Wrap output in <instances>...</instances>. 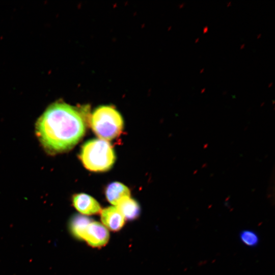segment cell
Segmentation results:
<instances>
[{
	"mask_svg": "<svg viewBox=\"0 0 275 275\" xmlns=\"http://www.w3.org/2000/svg\"><path fill=\"white\" fill-rule=\"evenodd\" d=\"M90 123L95 133L105 141L118 137L122 132L124 125L121 114L110 105L97 107L92 114Z\"/></svg>",
	"mask_w": 275,
	"mask_h": 275,
	"instance_id": "3",
	"label": "cell"
},
{
	"mask_svg": "<svg viewBox=\"0 0 275 275\" xmlns=\"http://www.w3.org/2000/svg\"><path fill=\"white\" fill-rule=\"evenodd\" d=\"M109 237V232L103 225L92 221L86 230L84 239L91 246L97 248L106 244Z\"/></svg>",
	"mask_w": 275,
	"mask_h": 275,
	"instance_id": "4",
	"label": "cell"
},
{
	"mask_svg": "<svg viewBox=\"0 0 275 275\" xmlns=\"http://www.w3.org/2000/svg\"><path fill=\"white\" fill-rule=\"evenodd\" d=\"M208 26H205L203 30V33H206V32L208 31Z\"/></svg>",
	"mask_w": 275,
	"mask_h": 275,
	"instance_id": "11",
	"label": "cell"
},
{
	"mask_svg": "<svg viewBox=\"0 0 275 275\" xmlns=\"http://www.w3.org/2000/svg\"><path fill=\"white\" fill-rule=\"evenodd\" d=\"M261 35V34H260V33L259 34H258L257 35V38H259L260 37Z\"/></svg>",
	"mask_w": 275,
	"mask_h": 275,
	"instance_id": "15",
	"label": "cell"
},
{
	"mask_svg": "<svg viewBox=\"0 0 275 275\" xmlns=\"http://www.w3.org/2000/svg\"><path fill=\"white\" fill-rule=\"evenodd\" d=\"M239 238L243 244L251 247L257 245L259 241L257 234L250 230L241 231L239 235Z\"/></svg>",
	"mask_w": 275,
	"mask_h": 275,
	"instance_id": "10",
	"label": "cell"
},
{
	"mask_svg": "<svg viewBox=\"0 0 275 275\" xmlns=\"http://www.w3.org/2000/svg\"><path fill=\"white\" fill-rule=\"evenodd\" d=\"M36 126L40 142L51 153L71 149L83 137L86 131L85 123L79 112L61 102L48 106Z\"/></svg>",
	"mask_w": 275,
	"mask_h": 275,
	"instance_id": "1",
	"label": "cell"
},
{
	"mask_svg": "<svg viewBox=\"0 0 275 275\" xmlns=\"http://www.w3.org/2000/svg\"><path fill=\"white\" fill-rule=\"evenodd\" d=\"M72 203L75 209L84 215H90L101 212L99 203L89 195L80 193L75 195Z\"/></svg>",
	"mask_w": 275,
	"mask_h": 275,
	"instance_id": "5",
	"label": "cell"
},
{
	"mask_svg": "<svg viewBox=\"0 0 275 275\" xmlns=\"http://www.w3.org/2000/svg\"><path fill=\"white\" fill-rule=\"evenodd\" d=\"M199 39V38H197L195 40V42H197V41H198Z\"/></svg>",
	"mask_w": 275,
	"mask_h": 275,
	"instance_id": "17",
	"label": "cell"
},
{
	"mask_svg": "<svg viewBox=\"0 0 275 275\" xmlns=\"http://www.w3.org/2000/svg\"><path fill=\"white\" fill-rule=\"evenodd\" d=\"M123 215L125 218L132 220L139 215L140 208L138 203L130 197L121 199L116 206Z\"/></svg>",
	"mask_w": 275,
	"mask_h": 275,
	"instance_id": "8",
	"label": "cell"
},
{
	"mask_svg": "<svg viewBox=\"0 0 275 275\" xmlns=\"http://www.w3.org/2000/svg\"><path fill=\"white\" fill-rule=\"evenodd\" d=\"M272 85V82H270L269 85H268V87H270V86H271V85Z\"/></svg>",
	"mask_w": 275,
	"mask_h": 275,
	"instance_id": "14",
	"label": "cell"
},
{
	"mask_svg": "<svg viewBox=\"0 0 275 275\" xmlns=\"http://www.w3.org/2000/svg\"><path fill=\"white\" fill-rule=\"evenodd\" d=\"M130 195L129 188L119 182L111 183L105 190L107 200L114 206H116L121 199L125 197H130Z\"/></svg>",
	"mask_w": 275,
	"mask_h": 275,
	"instance_id": "7",
	"label": "cell"
},
{
	"mask_svg": "<svg viewBox=\"0 0 275 275\" xmlns=\"http://www.w3.org/2000/svg\"><path fill=\"white\" fill-rule=\"evenodd\" d=\"M92 222L87 216L76 215L73 216L69 223V228L74 236L79 239H84L86 230Z\"/></svg>",
	"mask_w": 275,
	"mask_h": 275,
	"instance_id": "9",
	"label": "cell"
},
{
	"mask_svg": "<svg viewBox=\"0 0 275 275\" xmlns=\"http://www.w3.org/2000/svg\"><path fill=\"white\" fill-rule=\"evenodd\" d=\"M231 2H229V3H227V6H229L231 4Z\"/></svg>",
	"mask_w": 275,
	"mask_h": 275,
	"instance_id": "18",
	"label": "cell"
},
{
	"mask_svg": "<svg viewBox=\"0 0 275 275\" xmlns=\"http://www.w3.org/2000/svg\"><path fill=\"white\" fill-rule=\"evenodd\" d=\"M79 157L84 167L93 172L109 170L116 160L112 145L102 139H93L86 142L81 148Z\"/></svg>",
	"mask_w": 275,
	"mask_h": 275,
	"instance_id": "2",
	"label": "cell"
},
{
	"mask_svg": "<svg viewBox=\"0 0 275 275\" xmlns=\"http://www.w3.org/2000/svg\"><path fill=\"white\" fill-rule=\"evenodd\" d=\"M203 70H204V68L201 69L200 70V72L201 73L202 72H203Z\"/></svg>",
	"mask_w": 275,
	"mask_h": 275,
	"instance_id": "19",
	"label": "cell"
},
{
	"mask_svg": "<svg viewBox=\"0 0 275 275\" xmlns=\"http://www.w3.org/2000/svg\"><path fill=\"white\" fill-rule=\"evenodd\" d=\"M184 3H182V4H181L180 5V7H182L184 6Z\"/></svg>",
	"mask_w": 275,
	"mask_h": 275,
	"instance_id": "13",
	"label": "cell"
},
{
	"mask_svg": "<svg viewBox=\"0 0 275 275\" xmlns=\"http://www.w3.org/2000/svg\"><path fill=\"white\" fill-rule=\"evenodd\" d=\"M101 219L106 228L113 231L120 230L125 222V217L116 206L101 210Z\"/></svg>",
	"mask_w": 275,
	"mask_h": 275,
	"instance_id": "6",
	"label": "cell"
},
{
	"mask_svg": "<svg viewBox=\"0 0 275 275\" xmlns=\"http://www.w3.org/2000/svg\"><path fill=\"white\" fill-rule=\"evenodd\" d=\"M205 88L202 89V90H201V92L202 93L203 92L205 91Z\"/></svg>",
	"mask_w": 275,
	"mask_h": 275,
	"instance_id": "16",
	"label": "cell"
},
{
	"mask_svg": "<svg viewBox=\"0 0 275 275\" xmlns=\"http://www.w3.org/2000/svg\"><path fill=\"white\" fill-rule=\"evenodd\" d=\"M244 44H243L241 45L240 48H243L244 47Z\"/></svg>",
	"mask_w": 275,
	"mask_h": 275,
	"instance_id": "12",
	"label": "cell"
}]
</instances>
